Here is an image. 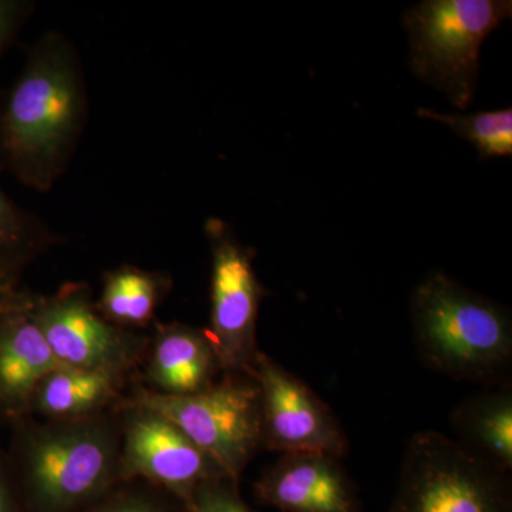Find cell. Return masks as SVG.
I'll return each instance as SVG.
<instances>
[{"instance_id": "6da1fadb", "label": "cell", "mask_w": 512, "mask_h": 512, "mask_svg": "<svg viewBox=\"0 0 512 512\" xmlns=\"http://www.w3.org/2000/svg\"><path fill=\"white\" fill-rule=\"evenodd\" d=\"M89 116L82 59L69 37L47 32L0 104V163L49 192L72 163Z\"/></svg>"}, {"instance_id": "7a4b0ae2", "label": "cell", "mask_w": 512, "mask_h": 512, "mask_svg": "<svg viewBox=\"0 0 512 512\" xmlns=\"http://www.w3.org/2000/svg\"><path fill=\"white\" fill-rule=\"evenodd\" d=\"M410 318L429 369L487 387L511 383L512 322L503 306L434 272L414 289Z\"/></svg>"}, {"instance_id": "3957f363", "label": "cell", "mask_w": 512, "mask_h": 512, "mask_svg": "<svg viewBox=\"0 0 512 512\" xmlns=\"http://www.w3.org/2000/svg\"><path fill=\"white\" fill-rule=\"evenodd\" d=\"M113 424L93 416L56 421L28 434L22 471L39 512H72L99 497L120 470Z\"/></svg>"}, {"instance_id": "277c9868", "label": "cell", "mask_w": 512, "mask_h": 512, "mask_svg": "<svg viewBox=\"0 0 512 512\" xmlns=\"http://www.w3.org/2000/svg\"><path fill=\"white\" fill-rule=\"evenodd\" d=\"M511 13L510 0H426L413 6L404 26L414 73L467 109L476 94L481 45Z\"/></svg>"}, {"instance_id": "5b68a950", "label": "cell", "mask_w": 512, "mask_h": 512, "mask_svg": "<svg viewBox=\"0 0 512 512\" xmlns=\"http://www.w3.org/2000/svg\"><path fill=\"white\" fill-rule=\"evenodd\" d=\"M387 512H512L511 473L439 431L414 434Z\"/></svg>"}, {"instance_id": "8992f818", "label": "cell", "mask_w": 512, "mask_h": 512, "mask_svg": "<svg viewBox=\"0 0 512 512\" xmlns=\"http://www.w3.org/2000/svg\"><path fill=\"white\" fill-rule=\"evenodd\" d=\"M136 404L174 423L237 483L262 448L261 397L251 376L225 375L222 382L188 396L141 393Z\"/></svg>"}, {"instance_id": "52a82bcc", "label": "cell", "mask_w": 512, "mask_h": 512, "mask_svg": "<svg viewBox=\"0 0 512 512\" xmlns=\"http://www.w3.org/2000/svg\"><path fill=\"white\" fill-rule=\"evenodd\" d=\"M212 255L211 329L221 370L225 375H247L255 359L256 325L266 289L252 266V256L232 229L218 218L205 224Z\"/></svg>"}, {"instance_id": "ba28073f", "label": "cell", "mask_w": 512, "mask_h": 512, "mask_svg": "<svg viewBox=\"0 0 512 512\" xmlns=\"http://www.w3.org/2000/svg\"><path fill=\"white\" fill-rule=\"evenodd\" d=\"M247 375L261 397L262 447L282 454L342 457L348 437L328 404L299 377L265 353H256Z\"/></svg>"}, {"instance_id": "9c48e42d", "label": "cell", "mask_w": 512, "mask_h": 512, "mask_svg": "<svg viewBox=\"0 0 512 512\" xmlns=\"http://www.w3.org/2000/svg\"><path fill=\"white\" fill-rule=\"evenodd\" d=\"M30 312L57 362L121 375L141 348L138 336L103 318L86 285L70 284L52 296H33Z\"/></svg>"}, {"instance_id": "30bf717a", "label": "cell", "mask_w": 512, "mask_h": 512, "mask_svg": "<svg viewBox=\"0 0 512 512\" xmlns=\"http://www.w3.org/2000/svg\"><path fill=\"white\" fill-rule=\"evenodd\" d=\"M134 406L124 429L120 474L161 485L184 504L198 485L227 477L174 423L147 407Z\"/></svg>"}, {"instance_id": "8fae6325", "label": "cell", "mask_w": 512, "mask_h": 512, "mask_svg": "<svg viewBox=\"0 0 512 512\" xmlns=\"http://www.w3.org/2000/svg\"><path fill=\"white\" fill-rule=\"evenodd\" d=\"M339 458L282 454L256 481V498L281 512H360L355 485Z\"/></svg>"}, {"instance_id": "7c38bea8", "label": "cell", "mask_w": 512, "mask_h": 512, "mask_svg": "<svg viewBox=\"0 0 512 512\" xmlns=\"http://www.w3.org/2000/svg\"><path fill=\"white\" fill-rule=\"evenodd\" d=\"M32 295L0 318V402L29 406L37 384L59 365L30 312Z\"/></svg>"}, {"instance_id": "4fadbf2b", "label": "cell", "mask_w": 512, "mask_h": 512, "mask_svg": "<svg viewBox=\"0 0 512 512\" xmlns=\"http://www.w3.org/2000/svg\"><path fill=\"white\" fill-rule=\"evenodd\" d=\"M220 370L208 332L178 323L158 330L148 365V377L158 393L188 396L204 392Z\"/></svg>"}, {"instance_id": "5bb4252c", "label": "cell", "mask_w": 512, "mask_h": 512, "mask_svg": "<svg viewBox=\"0 0 512 512\" xmlns=\"http://www.w3.org/2000/svg\"><path fill=\"white\" fill-rule=\"evenodd\" d=\"M457 443L468 453L511 473L512 387H487L463 400L451 413Z\"/></svg>"}, {"instance_id": "9a60e30c", "label": "cell", "mask_w": 512, "mask_h": 512, "mask_svg": "<svg viewBox=\"0 0 512 512\" xmlns=\"http://www.w3.org/2000/svg\"><path fill=\"white\" fill-rule=\"evenodd\" d=\"M120 376L57 366L39 384L29 406L56 421L83 419L114 399Z\"/></svg>"}, {"instance_id": "2e32d148", "label": "cell", "mask_w": 512, "mask_h": 512, "mask_svg": "<svg viewBox=\"0 0 512 512\" xmlns=\"http://www.w3.org/2000/svg\"><path fill=\"white\" fill-rule=\"evenodd\" d=\"M171 288V278L160 272L124 265L107 272L97 311L121 329L140 328L154 318Z\"/></svg>"}, {"instance_id": "e0dca14e", "label": "cell", "mask_w": 512, "mask_h": 512, "mask_svg": "<svg viewBox=\"0 0 512 512\" xmlns=\"http://www.w3.org/2000/svg\"><path fill=\"white\" fill-rule=\"evenodd\" d=\"M60 237L36 215L22 210L0 188V271L19 278Z\"/></svg>"}, {"instance_id": "ac0fdd59", "label": "cell", "mask_w": 512, "mask_h": 512, "mask_svg": "<svg viewBox=\"0 0 512 512\" xmlns=\"http://www.w3.org/2000/svg\"><path fill=\"white\" fill-rule=\"evenodd\" d=\"M417 116L446 124L458 136L474 144L483 158L510 157L512 154L511 109L481 111L468 116L420 109Z\"/></svg>"}, {"instance_id": "d6986e66", "label": "cell", "mask_w": 512, "mask_h": 512, "mask_svg": "<svg viewBox=\"0 0 512 512\" xmlns=\"http://www.w3.org/2000/svg\"><path fill=\"white\" fill-rule=\"evenodd\" d=\"M185 512H256L238 491L237 481L222 477L205 481L195 488L185 503Z\"/></svg>"}, {"instance_id": "ffe728a7", "label": "cell", "mask_w": 512, "mask_h": 512, "mask_svg": "<svg viewBox=\"0 0 512 512\" xmlns=\"http://www.w3.org/2000/svg\"><path fill=\"white\" fill-rule=\"evenodd\" d=\"M35 9L33 0H0V57L15 42Z\"/></svg>"}, {"instance_id": "44dd1931", "label": "cell", "mask_w": 512, "mask_h": 512, "mask_svg": "<svg viewBox=\"0 0 512 512\" xmlns=\"http://www.w3.org/2000/svg\"><path fill=\"white\" fill-rule=\"evenodd\" d=\"M93 512H173L163 504L141 494H123L101 504Z\"/></svg>"}, {"instance_id": "7402d4cb", "label": "cell", "mask_w": 512, "mask_h": 512, "mask_svg": "<svg viewBox=\"0 0 512 512\" xmlns=\"http://www.w3.org/2000/svg\"><path fill=\"white\" fill-rule=\"evenodd\" d=\"M18 281L19 278L0 271V318L25 298L26 293L18 289Z\"/></svg>"}, {"instance_id": "603a6c76", "label": "cell", "mask_w": 512, "mask_h": 512, "mask_svg": "<svg viewBox=\"0 0 512 512\" xmlns=\"http://www.w3.org/2000/svg\"><path fill=\"white\" fill-rule=\"evenodd\" d=\"M0 512H15L8 484H6L5 477H3L2 470H0Z\"/></svg>"}]
</instances>
